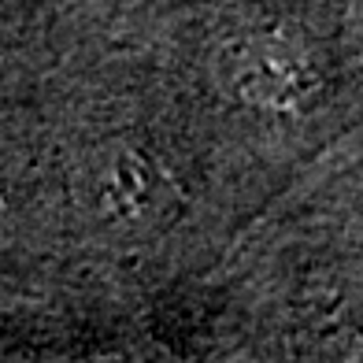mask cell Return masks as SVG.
<instances>
[{"instance_id": "cell-2", "label": "cell", "mask_w": 363, "mask_h": 363, "mask_svg": "<svg viewBox=\"0 0 363 363\" xmlns=\"http://www.w3.org/2000/svg\"><path fill=\"white\" fill-rule=\"evenodd\" d=\"M86 201L93 216L123 230V234H148L174 219L178 182L148 145L111 141L86 167Z\"/></svg>"}, {"instance_id": "cell-1", "label": "cell", "mask_w": 363, "mask_h": 363, "mask_svg": "<svg viewBox=\"0 0 363 363\" xmlns=\"http://www.w3.org/2000/svg\"><path fill=\"white\" fill-rule=\"evenodd\" d=\"M216 82L241 108L293 115L323 101L326 67L304 34L289 26H256L219 48Z\"/></svg>"}]
</instances>
